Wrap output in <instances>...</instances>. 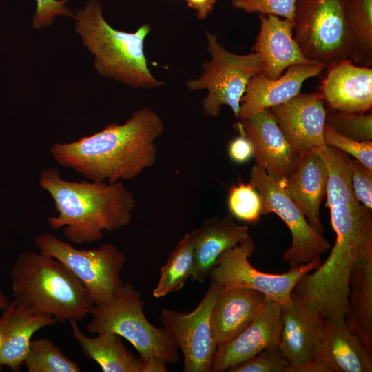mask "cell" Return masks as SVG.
Wrapping results in <instances>:
<instances>
[{"mask_svg": "<svg viewBox=\"0 0 372 372\" xmlns=\"http://www.w3.org/2000/svg\"><path fill=\"white\" fill-rule=\"evenodd\" d=\"M164 130L161 116L145 107L123 124L112 123L90 136L55 143L50 152L58 164L91 181L114 183L132 180L154 165L156 141Z\"/></svg>", "mask_w": 372, "mask_h": 372, "instance_id": "6da1fadb", "label": "cell"}, {"mask_svg": "<svg viewBox=\"0 0 372 372\" xmlns=\"http://www.w3.org/2000/svg\"><path fill=\"white\" fill-rule=\"evenodd\" d=\"M329 208L334 245L324 263L298 280L291 297L311 315L344 321L353 267L372 258V213L360 203Z\"/></svg>", "mask_w": 372, "mask_h": 372, "instance_id": "7a4b0ae2", "label": "cell"}, {"mask_svg": "<svg viewBox=\"0 0 372 372\" xmlns=\"http://www.w3.org/2000/svg\"><path fill=\"white\" fill-rule=\"evenodd\" d=\"M39 185L50 194L57 213L48 217L49 225L64 227V236L75 244L101 240L103 231L126 227L132 220L135 198L121 181H70L58 169L49 168L41 171Z\"/></svg>", "mask_w": 372, "mask_h": 372, "instance_id": "3957f363", "label": "cell"}, {"mask_svg": "<svg viewBox=\"0 0 372 372\" xmlns=\"http://www.w3.org/2000/svg\"><path fill=\"white\" fill-rule=\"evenodd\" d=\"M14 300L59 322L90 315L94 302L83 285L58 260L41 251L21 253L10 271Z\"/></svg>", "mask_w": 372, "mask_h": 372, "instance_id": "277c9868", "label": "cell"}, {"mask_svg": "<svg viewBox=\"0 0 372 372\" xmlns=\"http://www.w3.org/2000/svg\"><path fill=\"white\" fill-rule=\"evenodd\" d=\"M75 28L84 45L94 56V66L104 77L133 87L154 89L165 83L150 72L144 53V40L149 25L134 32L114 29L105 20L99 1L91 0L74 17Z\"/></svg>", "mask_w": 372, "mask_h": 372, "instance_id": "5b68a950", "label": "cell"}, {"mask_svg": "<svg viewBox=\"0 0 372 372\" xmlns=\"http://www.w3.org/2000/svg\"><path fill=\"white\" fill-rule=\"evenodd\" d=\"M143 306L139 292L125 283L112 304L92 306L87 330L92 334L112 331L125 338L138 351L141 360L155 356L167 364H177V345L163 327H156L146 319Z\"/></svg>", "mask_w": 372, "mask_h": 372, "instance_id": "8992f818", "label": "cell"}, {"mask_svg": "<svg viewBox=\"0 0 372 372\" xmlns=\"http://www.w3.org/2000/svg\"><path fill=\"white\" fill-rule=\"evenodd\" d=\"M39 251L60 261L88 291L94 304L108 305L121 294L125 283L121 271L125 255L112 243L92 249H78L50 233L34 238Z\"/></svg>", "mask_w": 372, "mask_h": 372, "instance_id": "52a82bcc", "label": "cell"}, {"mask_svg": "<svg viewBox=\"0 0 372 372\" xmlns=\"http://www.w3.org/2000/svg\"><path fill=\"white\" fill-rule=\"evenodd\" d=\"M205 34L211 61H205L201 76L187 80L186 85L189 90L207 91L201 101L206 116H219L222 106L227 105L238 119L240 101L250 79L263 72L260 57L254 52L234 54L218 41L216 34L209 31Z\"/></svg>", "mask_w": 372, "mask_h": 372, "instance_id": "ba28073f", "label": "cell"}, {"mask_svg": "<svg viewBox=\"0 0 372 372\" xmlns=\"http://www.w3.org/2000/svg\"><path fill=\"white\" fill-rule=\"evenodd\" d=\"M346 0H298L294 39L304 56L326 67L351 59Z\"/></svg>", "mask_w": 372, "mask_h": 372, "instance_id": "9c48e42d", "label": "cell"}, {"mask_svg": "<svg viewBox=\"0 0 372 372\" xmlns=\"http://www.w3.org/2000/svg\"><path fill=\"white\" fill-rule=\"evenodd\" d=\"M255 249L251 238L227 249L216 260L209 277L221 287H241L257 291L281 306L292 300V291L298 280L306 273L318 269L320 257L301 265L291 266L286 273H267L256 269L249 258Z\"/></svg>", "mask_w": 372, "mask_h": 372, "instance_id": "30bf717a", "label": "cell"}, {"mask_svg": "<svg viewBox=\"0 0 372 372\" xmlns=\"http://www.w3.org/2000/svg\"><path fill=\"white\" fill-rule=\"evenodd\" d=\"M250 183L260 195L262 215L276 214L291 232V245L283 255V260L290 267L307 264L331 248V243L323 234L315 231L309 225L282 184L273 180L256 165L251 170Z\"/></svg>", "mask_w": 372, "mask_h": 372, "instance_id": "8fae6325", "label": "cell"}, {"mask_svg": "<svg viewBox=\"0 0 372 372\" xmlns=\"http://www.w3.org/2000/svg\"><path fill=\"white\" fill-rule=\"evenodd\" d=\"M220 289L218 284L211 281L205 295L191 312L161 311L163 328L182 351L184 372H212L217 344L211 336L210 317Z\"/></svg>", "mask_w": 372, "mask_h": 372, "instance_id": "7c38bea8", "label": "cell"}, {"mask_svg": "<svg viewBox=\"0 0 372 372\" xmlns=\"http://www.w3.org/2000/svg\"><path fill=\"white\" fill-rule=\"evenodd\" d=\"M311 316L316 338L314 372L372 371V353L344 321Z\"/></svg>", "mask_w": 372, "mask_h": 372, "instance_id": "4fadbf2b", "label": "cell"}, {"mask_svg": "<svg viewBox=\"0 0 372 372\" xmlns=\"http://www.w3.org/2000/svg\"><path fill=\"white\" fill-rule=\"evenodd\" d=\"M235 127L252 143L256 165L284 185L299 154L284 136L270 110L238 121Z\"/></svg>", "mask_w": 372, "mask_h": 372, "instance_id": "5bb4252c", "label": "cell"}, {"mask_svg": "<svg viewBox=\"0 0 372 372\" xmlns=\"http://www.w3.org/2000/svg\"><path fill=\"white\" fill-rule=\"evenodd\" d=\"M269 110L298 154L326 145L323 134L327 113L320 92L300 93Z\"/></svg>", "mask_w": 372, "mask_h": 372, "instance_id": "9a60e30c", "label": "cell"}, {"mask_svg": "<svg viewBox=\"0 0 372 372\" xmlns=\"http://www.w3.org/2000/svg\"><path fill=\"white\" fill-rule=\"evenodd\" d=\"M282 331L281 305L265 298L254 321L229 342L217 346L212 372L227 371L261 351L278 347Z\"/></svg>", "mask_w": 372, "mask_h": 372, "instance_id": "2e32d148", "label": "cell"}, {"mask_svg": "<svg viewBox=\"0 0 372 372\" xmlns=\"http://www.w3.org/2000/svg\"><path fill=\"white\" fill-rule=\"evenodd\" d=\"M327 68L320 93L331 110L350 113L371 110V67L358 66L346 59Z\"/></svg>", "mask_w": 372, "mask_h": 372, "instance_id": "e0dca14e", "label": "cell"}, {"mask_svg": "<svg viewBox=\"0 0 372 372\" xmlns=\"http://www.w3.org/2000/svg\"><path fill=\"white\" fill-rule=\"evenodd\" d=\"M259 19L260 30L252 50L260 56L267 78L277 79L292 65L318 64L307 59L295 41L294 21L262 14Z\"/></svg>", "mask_w": 372, "mask_h": 372, "instance_id": "ac0fdd59", "label": "cell"}, {"mask_svg": "<svg viewBox=\"0 0 372 372\" xmlns=\"http://www.w3.org/2000/svg\"><path fill=\"white\" fill-rule=\"evenodd\" d=\"M327 67L322 64H300L289 67L284 74L274 79L263 72L252 77L240 101L238 121L281 104L300 93L307 79L318 76Z\"/></svg>", "mask_w": 372, "mask_h": 372, "instance_id": "d6986e66", "label": "cell"}, {"mask_svg": "<svg viewBox=\"0 0 372 372\" xmlns=\"http://www.w3.org/2000/svg\"><path fill=\"white\" fill-rule=\"evenodd\" d=\"M327 169L314 149L299 154L284 187L317 232L323 234L320 205L327 196Z\"/></svg>", "mask_w": 372, "mask_h": 372, "instance_id": "ffe728a7", "label": "cell"}, {"mask_svg": "<svg viewBox=\"0 0 372 372\" xmlns=\"http://www.w3.org/2000/svg\"><path fill=\"white\" fill-rule=\"evenodd\" d=\"M56 322L50 315L37 312L15 300L10 302L0 317V365L12 371H20L33 334Z\"/></svg>", "mask_w": 372, "mask_h": 372, "instance_id": "44dd1931", "label": "cell"}, {"mask_svg": "<svg viewBox=\"0 0 372 372\" xmlns=\"http://www.w3.org/2000/svg\"><path fill=\"white\" fill-rule=\"evenodd\" d=\"M266 297L241 287H221L210 317L211 336L215 343L224 344L239 335L255 319Z\"/></svg>", "mask_w": 372, "mask_h": 372, "instance_id": "7402d4cb", "label": "cell"}, {"mask_svg": "<svg viewBox=\"0 0 372 372\" xmlns=\"http://www.w3.org/2000/svg\"><path fill=\"white\" fill-rule=\"evenodd\" d=\"M196 230L194 267L190 279L200 283L209 277L223 252L252 238L249 227L238 225L230 214L223 218L210 217Z\"/></svg>", "mask_w": 372, "mask_h": 372, "instance_id": "603a6c76", "label": "cell"}, {"mask_svg": "<svg viewBox=\"0 0 372 372\" xmlns=\"http://www.w3.org/2000/svg\"><path fill=\"white\" fill-rule=\"evenodd\" d=\"M278 348L289 363L288 372H314L316 338L312 316L294 298L281 306Z\"/></svg>", "mask_w": 372, "mask_h": 372, "instance_id": "cb8c5ba5", "label": "cell"}, {"mask_svg": "<svg viewBox=\"0 0 372 372\" xmlns=\"http://www.w3.org/2000/svg\"><path fill=\"white\" fill-rule=\"evenodd\" d=\"M344 322L372 353V258H360L353 267Z\"/></svg>", "mask_w": 372, "mask_h": 372, "instance_id": "d4e9b609", "label": "cell"}, {"mask_svg": "<svg viewBox=\"0 0 372 372\" xmlns=\"http://www.w3.org/2000/svg\"><path fill=\"white\" fill-rule=\"evenodd\" d=\"M72 335L83 354L95 361L103 372H141L142 361L126 347L122 337L112 331L85 335L77 321H70Z\"/></svg>", "mask_w": 372, "mask_h": 372, "instance_id": "484cf974", "label": "cell"}, {"mask_svg": "<svg viewBox=\"0 0 372 372\" xmlns=\"http://www.w3.org/2000/svg\"><path fill=\"white\" fill-rule=\"evenodd\" d=\"M197 230L186 234L169 253L161 269V276L152 295L158 298L181 290L190 278L194 267Z\"/></svg>", "mask_w": 372, "mask_h": 372, "instance_id": "4316f807", "label": "cell"}, {"mask_svg": "<svg viewBox=\"0 0 372 372\" xmlns=\"http://www.w3.org/2000/svg\"><path fill=\"white\" fill-rule=\"evenodd\" d=\"M345 18L351 44V60L372 65V0H346Z\"/></svg>", "mask_w": 372, "mask_h": 372, "instance_id": "83f0119b", "label": "cell"}, {"mask_svg": "<svg viewBox=\"0 0 372 372\" xmlns=\"http://www.w3.org/2000/svg\"><path fill=\"white\" fill-rule=\"evenodd\" d=\"M314 150L322 158L327 169L326 206L360 203L353 191L351 159L347 154L327 145Z\"/></svg>", "mask_w": 372, "mask_h": 372, "instance_id": "f1b7e54d", "label": "cell"}, {"mask_svg": "<svg viewBox=\"0 0 372 372\" xmlns=\"http://www.w3.org/2000/svg\"><path fill=\"white\" fill-rule=\"evenodd\" d=\"M28 372H80L76 362L65 356L50 340H31L24 360Z\"/></svg>", "mask_w": 372, "mask_h": 372, "instance_id": "f546056e", "label": "cell"}, {"mask_svg": "<svg viewBox=\"0 0 372 372\" xmlns=\"http://www.w3.org/2000/svg\"><path fill=\"white\" fill-rule=\"evenodd\" d=\"M227 206L229 214L242 222L256 223L262 215L260 195L251 183L233 185L229 191Z\"/></svg>", "mask_w": 372, "mask_h": 372, "instance_id": "4dcf8cb0", "label": "cell"}, {"mask_svg": "<svg viewBox=\"0 0 372 372\" xmlns=\"http://www.w3.org/2000/svg\"><path fill=\"white\" fill-rule=\"evenodd\" d=\"M366 113V112H365ZM334 111L327 114L326 123L338 132L351 138L372 141V114Z\"/></svg>", "mask_w": 372, "mask_h": 372, "instance_id": "1f68e13d", "label": "cell"}, {"mask_svg": "<svg viewBox=\"0 0 372 372\" xmlns=\"http://www.w3.org/2000/svg\"><path fill=\"white\" fill-rule=\"evenodd\" d=\"M326 145L351 155L369 169H372V141H359L338 132L327 123L324 128Z\"/></svg>", "mask_w": 372, "mask_h": 372, "instance_id": "d6a6232c", "label": "cell"}, {"mask_svg": "<svg viewBox=\"0 0 372 372\" xmlns=\"http://www.w3.org/2000/svg\"><path fill=\"white\" fill-rule=\"evenodd\" d=\"M289 363L278 347L265 349L229 372H288Z\"/></svg>", "mask_w": 372, "mask_h": 372, "instance_id": "836d02e7", "label": "cell"}, {"mask_svg": "<svg viewBox=\"0 0 372 372\" xmlns=\"http://www.w3.org/2000/svg\"><path fill=\"white\" fill-rule=\"evenodd\" d=\"M298 0H231L235 8L247 13L271 14L294 20Z\"/></svg>", "mask_w": 372, "mask_h": 372, "instance_id": "e575fe53", "label": "cell"}, {"mask_svg": "<svg viewBox=\"0 0 372 372\" xmlns=\"http://www.w3.org/2000/svg\"><path fill=\"white\" fill-rule=\"evenodd\" d=\"M352 188L356 199L372 209V169L356 159H351Z\"/></svg>", "mask_w": 372, "mask_h": 372, "instance_id": "d590c367", "label": "cell"}, {"mask_svg": "<svg viewBox=\"0 0 372 372\" xmlns=\"http://www.w3.org/2000/svg\"><path fill=\"white\" fill-rule=\"evenodd\" d=\"M68 0H36L33 27L39 29L50 25L58 15L74 17L65 3Z\"/></svg>", "mask_w": 372, "mask_h": 372, "instance_id": "8d00e7d4", "label": "cell"}, {"mask_svg": "<svg viewBox=\"0 0 372 372\" xmlns=\"http://www.w3.org/2000/svg\"><path fill=\"white\" fill-rule=\"evenodd\" d=\"M228 155L235 163H245L254 156L253 144L247 137L240 134L230 142Z\"/></svg>", "mask_w": 372, "mask_h": 372, "instance_id": "74e56055", "label": "cell"}, {"mask_svg": "<svg viewBox=\"0 0 372 372\" xmlns=\"http://www.w3.org/2000/svg\"><path fill=\"white\" fill-rule=\"evenodd\" d=\"M217 0H185L187 6L194 10L199 19H205L214 10Z\"/></svg>", "mask_w": 372, "mask_h": 372, "instance_id": "f35d334b", "label": "cell"}, {"mask_svg": "<svg viewBox=\"0 0 372 372\" xmlns=\"http://www.w3.org/2000/svg\"><path fill=\"white\" fill-rule=\"evenodd\" d=\"M141 372H167V363L162 359L152 356L141 360Z\"/></svg>", "mask_w": 372, "mask_h": 372, "instance_id": "ab89813d", "label": "cell"}, {"mask_svg": "<svg viewBox=\"0 0 372 372\" xmlns=\"http://www.w3.org/2000/svg\"><path fill=\"white\" fill-rule=\"evenodd\" d=\"M10 300L3 292L1 286H0V311L4 309L8 304L10 303Z\"/></svg>", "mask_w": 372, "mask_h": 372, "instance_id": "60d3db41", "label": "cell"}]
</instances>
